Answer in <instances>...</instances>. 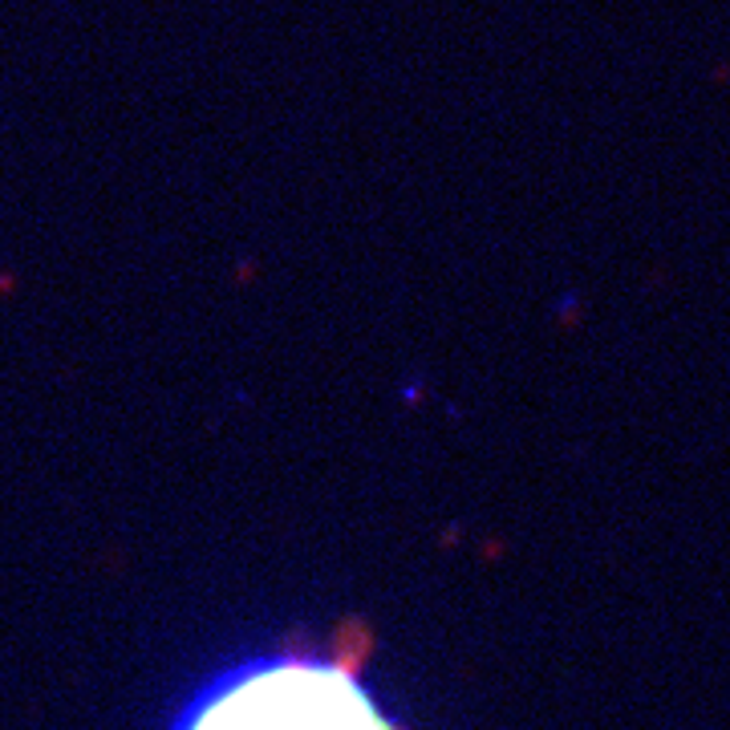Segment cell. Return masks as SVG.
Here are the masks:
<instances>
[{"label": "cell", "instance_id": "1", "mask_svg": "<svg viewBox=\"0 0 730 730\" xmlns=\"http://www.w3.org/2000/svg\"><path fill=\"white\" fill-rule=\"evenodd\" d=\"M373 633L337 625L325 650H280L212 677L171 730H402L366 690Z\"/></svg>", "mask_w": 730, "mask_h": 730}]
</instances>
